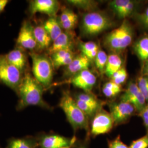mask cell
I'll list each match as a JSON object with an SVG mask.
<instances>
[{"label":"cell","mask_w":148,"mask_h":148,"mask_svg":"<svg viewBox=\"0 0 148 148\" xmlns=\"http://www.w3.org/2000/svg\"><path fill=\"white\" fill-rule=\"evenodd\" d=\"M74 37L75 34L73 31H63L58 37L52 42L51 46L48 49V54L51 56L53 53L62 50H73L75 42Z\"/></svg>","instance_id":"cell-16"},{"label":"cell","mask_w":148,"mask_h":148,"mask_svg":"<svg viewBox=\"0 0 148 148\" xmlns=\"http://www.w3.org/2000/svg\"><path fill=\"white\" fill-rule=\"evenodd\" d=\"M133 36L132 27L130 22L125 19L120 26L106 35L104 43L106 47L114 53H119L131 45Z\"/></svg>","instance_id":"cell-4"},{"label":"cell","mask_w":148,"mask_h":148,"mask_svg":"<svg viewBox=\"0 0 148 148\" xmlns=\"http://www.w3.org/2000/svg\"><path fill=\"white\" fill-rule=\"evenodd\" d=\"M8 2L9 1L8 0H0V14L4 11Z\"/></svg>","instance_id":"cell-37"},{"label":"cell","mask_w":148,"mask_h":148,"mask_svg":"<svg viewBox=\"0 0 148 148\" xmlns=\"http://www.w3.org/2000/svg\"><path fill=\"white\" fill-rule=\"evenodd\" d=\"M58 20L64 31L71 32L77 24L78 16L71 9L63 7Z\"/></svg>","instance_id":"cell-18"},{"label":"cell","mask_w":148,"mask_h":148,"mask_svg":"<svg viewBox=\"0 0 148 148\" xmlns=\"http://www.w3.org/2000/svg\"><path fill=\"white\" fill-rule=\"evenodd\" d=\"M114 126V123L110 112L102 109L92 118L90 133L93 136L104 134L110 132Z\"/></svg>","instance_id":"cell-8"},{"label":"cell","mask_w":148,"mask_h":148,"mask_svg":"<svg viewBox=\"0 0 148 148\" xmlns=\"http://www.w3.org/2000/svg\"><path fill=\"white\" fill-rule=\"evenodd\" d=\"M122 64L123 62L120 56L116 53H112L108 56L104 73L108 77L111 78L113 74L123 66Z\"/></svg>","instance_id":"cell-22"},{"label":"cell","mask_w":148,"mask_h":148,"mask_svg":"<svg viewBox=\"0 0 148 148\" xmlns=\"http://www.w3.org/2000/svg\"><path fill=\"white\" fill-rule=\"evenodd\" d=\"M29 55L32 58L33 76L45 89H47L52 85L54 76L51 59L46 54L36 52H29Z\"/></svg>","instance_id":"cell-3"},{"label":"cell","mask_w":148,"mask_h":148,"mask_svg":"<svg viewBox=\"0 0 148 148\" xmlns=\"http://www.w3.org/2000/svg\"><path fill=\"white\" fill-rule=\"evenodd\" d=\"M137 84L147 102H148V76H140L138 79Z\"/></svg>","instance_id":"cell-30"},{"label":"cell","mask_w":148,"mask_h":148,"mask_svg":"<svg viewBox=\"0 0 148 148\" xmlns=\"http://www.w3.org/2000/svg\"><path fill=\"white\" fill-rule=\"evenodd\" d=\"M133 50L138 58L143 62L148 60V35L139 38L133 45Z\"/></svg>","instance_id":"cell-21"},{"label":"cell","mask_w":148,"mask_h":148,"mask_svg":"<svg viewBox=\"0 0 148 148\" xmlns=\"http://www.w3.org/2000/svg\"><path fill=\"white\" fill-rule=\"evenodd\" d=\"M109 110L114 125L116 126L127 121L136 111L132 105L122 101L110 103Z\"/></svg>","instance_id":"cell-10"},{"label":"cell","mask_w":148,"mask_h":148,"mask_svg":"<svg viewBox=\"0 0 148 148\" xmlns=\"http://www.w3.org/2000/svg\"><path fill=\"white\" fill-rule=\"evenodd\" d=\"M75 140L74 138L70 139L58 134H48L41 137L38 143L41 148H63L71 147Z\"/></svg>","instance_id":"cell-14"},{"label":"cell","mask_w":148,"mask_h":148,"mask_svg":"<svg viewBox=\"0 0 148 148\" xmlns=\"http://www.w3.org/2000/svg\"><path fill=\"white\" fill-rule=\"evenodd\" d=\"M24 74L0 54V82L16 92Z\"/></svg>","instance_id":"cell-6"},{"label":"cell","mask_w":148,"mask_h":148,"mask_svg":"<svg viewBox=\"0 0 148 148\" xmlns=\"http://www.w3.org/2000/svg\"><path fill=\"white\" fill-rule=\"evenodd\" d=\"M128 77L127 70L125 67L122 66L121 69L117 71L116 73L112 75L111 76V81L117 85H120L126 81Z\"/></svg>","instance_id":"cell-29"},{"label":"cell","mask_w":148,"mask_h":148,"mask_svg":"<svg viewBox=\"0 0 148 148\" xmlns=\"http://www.w3.org/2000/svg\"><path fill=\"white\" fill-rule=\"evenodd\" d=\"M85 148L84 147H82V148Z\"/></svg>","instance_id":"cell-40"},{"label":"cell","mask_w":148,"mask_h":148,"mask_svg":"<svg viewBox=\"0 0 148 148\" xmlns=\"http://www.w3.org/2000/svg\"><path fill=\"white\" fill-rule=\"evenodd\" d=\"M28 55L29 52L26 50L16 46L13 50L5 54V57L11 64L25 75L30 72Z\"/></svg>","instance_id":"cell-13"},{"label":"cell","mask_w":148,"mask_h":148,"mask_svg":"<svg viewBox=\"0 0 148 148\" xmlns=\"http://www.w3.org/2000/svg\"><path fill=\"white\" fill-rule=\"evenodd\" d=\"M66 119L75 131L78 130L88 128V118L77 105L74 98L69 92L64 90L59 103Z\"/></svg>","instance_id":"cell-2"},{"label":"cell","mask_w":148,"mask_h":148,"mask_svg":"<svg viewBox=\"0 0 148 148\" xmlns=\"http://www.w3.org/2000/svg\"><path fill=\"white\" fill-rule=\"evenodd\" d=\"M109 148H130L126 144L123 143L120 138V136L119 135L116 138L108 142Z\"/></svg>","instance_id":"cell-35"},{"label":"cell","mask_w":148,"mask_h":148,"mask_svg":"<svg viewBox=\"0 0 148 148\" xmlns=\"http://www.w3.org/2000/svg\"><path fill=\"white\" fill-rule=\"evenodd\" d=\"M45 90L30 72L26 73L16 92L19 98L16 110H21L29 106L51 109L52 108L43 100V93Z\"/></svg>","instance_id":"cell-1"},{"label":"cell","mask_w":148,"mask_h":148,"mask_svg":"<svg viewBox=\"0 0 148 148\" xmlns=\"http://www.w3.org/2000/svg\"><path fill=\"white\" fill-rule=\"evenodd\" d=\"M34 33L37 44L36 52L42 53L44 51H47L52 43V40L45 30L43 24H37L34 25Z\"/></svg>","instance_id":"cell-17"},{"label":"cell","mask_w":148,"mask_h":148,"mask_svg":"<svg viewBox=\"0 0 148 148\" xmlns=\"http://www.w3.org/2000/svg\"><path fill=\"white\" fill-rule=\"evenodd\" d=\"M79 48L82 54L85 55L91 62H94L99 49L96 43L93 41L81 43L79 45Z\"/></svg>","instance_id":"cell-23"},{"label":"cell","mask_w":148,"mask_h":148,"mask_svg":"<svg viewBox=\"0 0 148 148\" xmlns=\"http://www.w3.org/2000/svg\"><path fill=\"white\" fill-rule=\"evenodd\" d=\"M71 147H65V148H70Z\"/></svg>","instance_id":"cell-39"},{"label":"cell","mask_w":148,"mask_h":148,"mask_svg":"<svg viewBox=\"0 0 148 148\" xmlns=\"http://www.w3.org/2000/svg\"><path fill=\"white\" fill-rule=\"evenodd\" d=\"M136 19L143 29L148 31V6L143 12L136 14Z\"/></svg>","instance_id":"cell-33"},{"label":"cell","mask_w":148,"mask_h":148,"mask_svg":"<svg viewBox=\"0 0 148 148\" xmlns=\"http://www.w3.org/2000/svg\"><path fill=\"white\" fill-rule=\"evenodd\" d=\"M120 101L132 105L138 113L143 110L147 103L137 84L132 81L129 82L127 88L121 97Z\"/></svg>","instance_id":"cell-11"},{"label":"cell","mask_w":148,"mask_h":148,"mask_svg":"<svg viewBox=\"0 0 148 148\" xmlns=\"http://www.w3.org/2000/svg\"><path fill=\"white\" fill-rule=\"evenodd\" d=\"M143 73L144 76H148V60L146 62V63H145L144 66Z\"/></svg>","instance_id":"cell-38"},{"label":"cell","mask_w":148,"mask_h":148,"mask_svg":"<svg viewBox=\"0 0 148 148\" xmlns=\"http://www.w3.org/2000/svg\"><path fill=\"white\" fill-rule=\"evenodd\" d=\"M75 99L82 101L85 102V103L90 106H92L99 110H101L103 109V101L99 100L95 95L91 93V92H84L79 93L78 95H76Z\"/></svg>","instance_id":"cell-24"},{"label":"cell","mask_w":148,"mask_h":148,"mask_svg":"<svg viewBox=\"0 0 148 148\" xmlns=\"http://www.w3.org/2000/svg\"><path fill=\"white\" fill-rule=\"evenodd\" d=\"M139 115L142 117L144 125L146 128L147 134H148V102L143 110L139 113Z\"/></svg>","instance_id":"cell-36"},{"label":"cell","mask_w":148,"mask_h":148,"mask_svg":"<svg viewBox=\"0 0 148 148\" xmlns=\"http://www.w3.org/2000/svg\"><path fill=\"white\" fill-rule=\"evenodd\" d=\"M130 1V0H114L110 2L109 5L117 15L128 5Z\"/></svg>","instance_id":"cell-32"},{"label":"cell","mask_w":148,"mask_h":148,"mask_svg":"<svg viewBox=\"0 0 148 148\" xmlns=\"http://www.w3.org/2000/svg\"><path fill=\"white\" fill-rule=\"evenodd\" d=\"M103 93L108 98L114 97L122 91L121 86L117 85L112 81L106 82L103 87Z\"/></svg>","instance_id":"cell-27"},{"label":"cell","mask_w":148,"mask_h":148,"mask_svg":"<svg viewBox=\"0 0 148 148\" xmlns=\"http://www.w3.org/2000/svg\"><path fill=\"white\" fill-rule=\"evenodd\" d=\"M16 46L29 52H36L37 44L34 33V25L28 20L23 21L16 41Z\"/></svg>","instance_id":"cell-7"},{"label":"cell","mask_w":148,"mask_h":148,"mask_svg":"<svg viewBox=\"0 0 148 148\" xmlns=\"http://www.w3.org/2000/svg\"><path fill=\"white\" fill-rule=\"evenodd\" d=\"M66 2L85 11H93L97 7V2L92 0H69Z\"/></svg>","instance_id":"cell-26"},{"label":"cell","mask_w":148,"mask_h":148,"mask_svg":"<svg viewBox=\"0 0 148 148\" xmlns=\"http://www.w3.org/2000/svg\"><path fill=\"white\" fill-rule=\"evenodd\" d=\"M130 148H148V134L133 141Z\"/></svg>","instance_id":"cell-34"},{"label":"cell","mask_w":148,"mask_h":148,"mask_svg":"<svg viewBox=\"0 0 148 148\" xmlns=\"http://www.w3.org/2000/svg\"><path fill=\"white\" fill-rule=\"evenodd\" d=\"M137 7V2L133 1H131L121 12H120L117 16L121 19H125L128 16H131L135 11Z\"/></svg>","instance_id":"cell-31"},{"label":"cell","mask_w":148,"mask_h":148,"mask_svg":"<svg viewBox=\"0 0 148 148\" xmlns=\"http://www.w3.org/2000/svg\"><path fill=\"white\" fill-rule=\"evenodd\" d=\"M97 82V77L89 69L85 70L78 74L75 75L66 82H68L74 87L84 90L85 92L90 93Z\"/></svg>","instance_id":"cell-12"},{"label":"cell","mask_w":148,"mask_h":148,"mask_svg":"<svg viewBox=\"0 0 148 148\" xmlns=\"http://www.w3.org/2000/svg\"><path fill=\"white\" fill-rule=\"evenodd\" d=\"M108 55L106 52L102 49H99L97 55L95 59V63L97 69H98L101 73H104L106 69V65L108 62Z\"/></svg>","instance_id":"cell-28"},{"label":"cell","mask_w":148,"mask_h":148,"mask_svg":"<svg viewBox=\"0 0 148 148\" xmlns=\"http://www.w3.org/2000/svg\"><path fill=\"white\" fill-rule=\"evenodd\" d=\"M76 53L73 50L66 49L58 51L50 56L54 69H58L62 66H66L71 63L75 57Z\"/></svg>","instance_id":"cell-19"},{"label":"cell","mask_w":148,"mask_h":148,"mask_svg":"<svg viewBox=\"0 0 148 148\" xmlns=\"http://www.w3.org/2000/svg\"><path fill=\"white\" fill-rule=\"evenodd\" d=\"M60 5L56 0H32L29 1L28 12L30 17L37 13L51 16H57Z\"/></svg>","instance_id":"cell-9"},{"label":"cell","mask_w":148,"mask_h":148,"mask_svg":"<svg viewBox=\"0 0 148 148\" xmlns=\"http://www.w3.org/2000/svg\"><path fill=\"white\" fill-rule=\"evenodd\" d=\"M113 21L106 14L99 12H89L85 14L81 21V31L87 36L99 34L113 26Z\"/></svg>","instance_id":"cell-5"},{"label":"cell","mask_w":148,"mask_h":148,"mask_svg":"<svg viewBox=\"0 0 148 148\" xmlns=\"http://www.w3.org/2000/svg\"><path fill=\"white\" fill-rule=\"evenodd\" d=\"M38 143L31 138L14 139L11 140L7 148H36Z\"/></svg>","instance_id":"cell-25"},{"label":"cell","mask_w":148,"mask_h":148,"mask_svg":"<svg viewBox=\"0 0 148 148\" xmlns=\"http://www.w3.org/2000/svg\"><path fill=\"white\" fill-rule=\"evenodd\" d=\"M43 25L51 38L52 42L63 32L57 16L49 17L43 23Z\"/></svg>","instance_id":"cell-20"},{"label":"cell","mask_w":148,"mask_h":148,"mask_svg":"<svg viewBox=\"0 0 148 148\" xmlns=\"http://www.w3.org/2000/svg\"><path fill=\"white\" fill-rule=\"evenodd\" d=\"M91 62L85 55L81 53L76 55L71 63L64 69L63 78L69 79L72 76L80 72L90 68Z\"/></svg>","instance_id":"cell-15"}]
</instances>
